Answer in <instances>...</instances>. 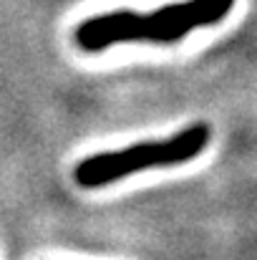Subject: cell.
Instances as JSON below:
<instances>
[{
  "mask_svg": "<svg viewBox=\"0 0 257 260\" xmlns=\"http://www.w3.org/2000/svg\"><path fill=\"white\" fill-rule=\"evenodd\" d=\"M232 8L235 0H179L146 15L134 10H114L84 20L76 28V43L91 53L134 41L176 43L194 28L219 23Z\"/></svg>",
  "mask_w": 257,
  "mask_h": 260,
  "instance_id": "cell-1",
  "label": "cell"
},
{
  "mask_svg": "<svg viewBox=\"0 0 257 260\" xmlns=\"http://www.w3.org/2000/svg\"><path fill=\"white\" fill-rule=\"evenodd\" d=\"M209 139H212L209 124L194 121L169 139L139 142V144L126 147V149L101 152V154L86 157L79 162L74 177L86 189L103 187V184L119 182L124 177H131V174L152 170V167H174V165L189 162L204 152Z\"/></svg>",
  "mask_w": 257,
  "mask_h": 260,
  "instance_id": "cell-2",
  "label": "cell"
}]
</instances>
